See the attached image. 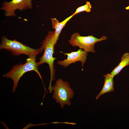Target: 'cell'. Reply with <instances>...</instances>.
Returning a JSON list of instances; mask_svg holds the SVG:
<instances>
[{"mask_svg": "<svg viewBox=\"0 0 129 129\" xmlns=\"http://www.w3.org/2000/svg\"><path fill=\"white\" fill-rule=\"evenodd\" d=\"M64 55L67 56V58L64 60L58 61L57 62L59 65L66 68L72 63L78 61L81 63L82 68L87 59V52L80 48L75 51H72L70 53H65L60 51Z\"/></svg>", "mask_w": 129, "mask_h": 129, "instance_id": "52a82bcc", "label": "cell"}, {"mask_svg": "<svg viewBox=\"0 0 129 129\" xmlns=\"http://www.w3.org/2000/svg\"><path fill=\"white\" fill-rule=\"evenodd\" d=\"M52 87L54 91L52 97L59 103L61 107L63 108L65 105L70 106V100L73 98L74 93L69 83L58 78Z\"/></svg>", "mask_w": 129, "mask_h": 129, "instance_id": "277c9868", "label": "cell"}, {"mask_svg": "<svg viewBox=\"0 0 129 129\" xmlns=\"http://www.w3.org/2000/svg\"><path fill=\"white\" fill-rule=\"evenodd\" d=\"M37 55L28 57L26 60V62L24 64L22 63L14 65L12 69L9 72L3 75V77L6 78L11 79L13 81L14 85L12 92L14 93L18 86L19 81L23 75L28 72L34 71L38 75L43 83L41 74L38 70L37 63L36 59Z\"/></svg>", "mask_w": 129, "mask_h": 129, "instance_id": "7a4b0ae2", "label": "cell"}, {"mask_svg": "<svg viewBox=\"0 0 129 129\" xmlns=\"http://www.w3.org/2000/svg\"><path fill=\"white\" fill-rule=\"evenodd\" d=\"M104 82L103 86L101 90L96 97V99H98L102 95L107 93L114 92L113 77V75L110 73H107L103 75Z\"/></svg>", "mask_w": 129, "mask_h": 129, "instance_id": "9c48e42d", "label": "cell"}, {"mask_svg": "<svg viewBox=\"0 0 129 129\" xmlns=\"http://www.w3.org/2000/svg\"><path fill=\"white\" fill-rule=\"evenodd\" d=\"M91 8L92 6L90 3L87 1L85 5L77 8L73 14L74 16L77 14L85 11L89 12H91Z\"/></svg>", "mask_w": 129, "mask_h": 129, "instance_id": "8fae6325", "label": "cell"}, {"mask_svg": "<svg viewBox=\"0 0 129 129\" xmlns=\"http://www.w3.org/2000/svg\"><path fill=\"white\" fill-rule=\"evenodd\" d=\"M32 0H12L9 2L4 1L0 9L4 11L5 17H16L15 11L17 10L22 11L32 8Z\"/></svg>", "mask_w": 129, "mask_h": 129, "instance_id": "8992f818", "label": "cell"}, {"mask_svg": "<svg viewBox=\"0 0 129 129\" xmlns=\"http://www.w3.org/2000/svg\"><path fill=\"white\" fill-rule=\"evenodd\" d=\"M74 16L72 14L61 22H59V20L55 18H51L52 27L55 30L54 38V46L58 39L59 35L63 28L67 22Z\"/></svg>", "mask_w": 129, "mask_h": 129, "instance_id": "ba28073f", "label": "cell"}, {"mask_svg": "<svg viewBox=\"0 0 129 129\" xmlns=\"http://www.w3.org/2000/svg\"><path fill=\"white\" fill-rule=\"evenodd\" d=\"M128 65H129V52H126L122 55L120 62L110 73L114 76L118 75L124 67Z\"/></svg>", "mask_w": 129, "mask_h": 129, "instance_id": "30bf717a", "label": "cell"}, {"mask_svg": "<svg viewBox=\"0 0 129 129\" xmlns=\"http://www.w3.org/2000/svg\"><path fill=\"white\" fill-rule=\"evenodd\" d=\"M0 49H6L14 56L23 54L27 55L28 57L37 55L43 51L41 46L38 49L33 48L23 44L16 39H8L4 36H3L1 38Z\"/></svg>", "mask_w": 129, "mask_h": 129, "instance_id": "3957f363", "label": "cell"}, {"mask_svg": "<svg viewBox=\"0 0 129 129\" xmlns=\"http://www.w3.org/2000/svg\"><path fill=\"white\" fill-rule=\"evenodd\" d=\"M107 38V37L104 35L99 38L92 35L82 36L79 32H76L71 35L69 42L73 47L77 46L88 53H95V44L97 42L105 40Z\"/></svg>", "mask_w": 129, "mask_h": 129, "instance_id": "5b68a950", "label": "cell"}, {"mask_svg": "<svg viewBox=\"0 0 129 129\" xmlns=\"http://www.w3.org/2000/svg\"><path fill=\"white\" fill-rule=\"evenodd\" d=\"M54 31H48L47 36L43 40L41 46L43 48L44 52L39 59V61L37 63L38 67L44 63H47L48 65L50 72V79L48 90L50 93H52V83L55 80L56 73L54 63L56 58L53 56L55 53L54 40Z\"/></svg>", "mask_w": 129, "mask_h": 129, "instance_id": "6da1fadb", "label": "cell"}]
</instances>
